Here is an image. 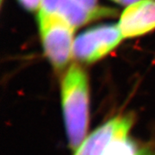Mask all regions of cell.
I'll return each instance as SVG.
<instances>
[{
  "label": "cell",
  "instance_id": "6da1fadb",
  "mask_svg": "<svg viewBox=\"0 0 155 155\" xmlns=\"http://www.w3.org/2000/svg\"><path fill=\"white\" fill-rule=\"evenodd\" d=\"M61 105L68 144L72 151L87 137L90 91L87 73L78 64H72L62 75Z\"/></svg>",
  "mask_w": 155,
  "mask_h": 155
},
{
  "label": "cell",
  "instance_id": "7a4b0ae2",
  "mask_svg": "<svg viewBox=\"0 0 155 155\" xmlns=\"http://www.w3.org/2000/svg\"><path fill=\"white\" fill-rule=\"evenodd\" d=\"M38 22L42 47L50 64L57 72L67 69L73 57L75 28L62 17L41 11Z\"/></svg>",
  "mask_w": 155,
  "mask_h": 155
},
{
  "label": "cell",
  "instance_id": "3957f363",
  "mask_svg": "<svg viewBox=\"0 0 155 155\" xmlns=\"http://www.w3.org/2000/svg\"><path fill=\"white\" fill-rule=\"evenodd\" d=\"M118 25H100L80 34L74 40L72 54L81 63H93L104 58L122 41Z\"/></svg>",
  "mask_w": 155,
  "mask_h": 155
},
{
  "label": "cell",
  "instance_id": "277c9868",
  "mask_svg": "<svg viewBox=\"0 0 155 155\" xmlns=\"http://www.w3.org/2000/svg\"><path fill=\"white\" fill-rule=\"evenodd\" d=\"M133 123L132 115L111 118L90 134L74 155H104L113 145L127 140Z\"/></svg>",
  "mask_w": 155,
  "mask_h": 155
},
{
  "label": "cell",
  "instance_id": "5b68a950",
  "mask_svg": "<svg viewBox=\"0 0 155 155\" xmlns=\"http://www.w3.org/2000/svg\"><path fill=\"white\" fill-rule=\"evenodd\" d=\"M119 28L123 38L143 35L155 28V0H140L122 13Z\"/></svg>",
  "mask_w": 155,
  "mask_h": 155
},
{
  "label": "cell",
  "instance_id": "8992f818",
  "mask_svg": "<svg viewBox=\"0 0 155 155\" xmlns=\"http://www.w3.org/2000/svg\"><path fill=\"white\" fill-rule=\"evenodd\" d=\"M40 11L62 17L74 28L99 17L112 15L114 12L107 8L90 11L74 0H41Z\"/></svg>",
  "mask_w": 155,
  "mask_h": 155
},
{
  "label": "cell",
  "instance_id": "52a82bcc",
  "mask_svg": "<svg viewBox=\"0 0 155 155\" xmlns=\"http://www.w3.org/2000/svg\"><path fill=\"white\" fill-rule=\"evenodd\" d=\"M18 1L26 10L31 11H35L41 2V0H18Z\"/></svg>",
  "mask_w": 155,
  "mask_h": 155
},
{
  "label": "cell",
  "instance_id": "ba28073f",
  "mask_svg": "<svg viewBox=\"0 0 155 155\" xmlns=\"http://www.w3.org/2000/svg\"><path fill=\"white\" fill-rule=\"evenodd\" d=\"M74 1L90 11H94L97 9V7L96 6L97 0H74Z\"/></svg>",
  "mask_w": 155,
  "mask_h": 155
},
{
  "label": "cell",
  "instance_id": "9c48e42d",
  "mask_svg": "<svg viewBox=\"0 0 155 155\" xmlns=\"http://www.w3.org/2000/svg\"><path fill=\"white\" fill-rule=\"evenodd\" d=\"M115 2L120 4V5H132L134 4L137 3L140 0H114Z\"/></svg>",
  "mask_w": 155,
  "mask_h": 155
},
{
  "label": "cell",
  "instance_id": "30bf717a",
  "mask_svg": "<svg viewBox=\"0 0 155 155\" xmlns=\"http://www.w3.org/2000/svg\"><path fill=\"white\" fill-rule=\"evenodd\" d=\"M134 155H155V153L147 150H137Z\"/></svg>",
  "mask_w": 155,
  "mask_h": 155
}]
</instances>
